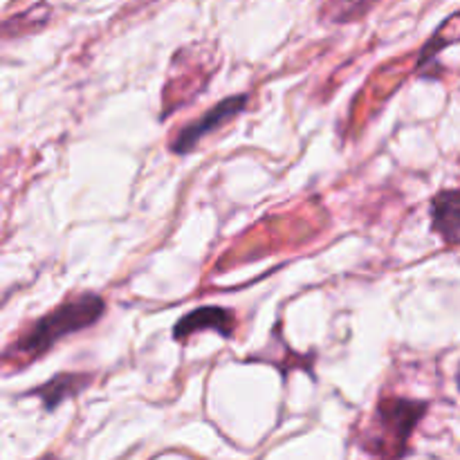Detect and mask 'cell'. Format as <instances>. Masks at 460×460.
<instances>
[{"instance_id": "8992f818", "label": "cell", "mask_w": 460, "mask_h": 460, "mask_svg": "<svg viewBox=\"0 0 460 460\" xmlns=\"http://www.w3.org/2000/svg\"><path fill=\"white\" fill-rule=\"evenodd\" d=\"M431 225L445 243H460V191H443L431 202Z\"/></svg>"}, {"instance_id": "ba28073f", "label": "cell", "mask_w": 460, "mask_h": 460, "mask_svg": "<svg viewBox=\"0 0 460 460\" xmlns=\"http://www.w3.org/2000/svg\"><path fill=\"white\" fill-rule=\"evenodd\" d=\"M456 385H458V389H460V368H458V376H456Z\"/></svg>"}, {"instance_id": "3957f363", "label": "cell", "mask_w": 460, "mask_h": 460, "mask_svg": "<svg viewBox=\"0 0 460 460\" xmlns=\"http://www.w3.org/2000/svg\"><path fill=\"white\" fill-rule=\"evenodd\" d=\"M245 108H247V94H234V97L220 99L211 111H207L205 115L189 121L184 128L178 130V135L171 139V151L178 153V155H187V153H191L193 148L207 137V135L218 130L220 126H225L227 121H232L234 117L241 115Z\"/></svg>"}, {"instance_id": "277c9868", "label": "cell", "mask_w": 460, "mask_h": 460, "mask_svg": "<svg viewBox=\"0 0 460 460\" xmlns=\"http://www.w3.org/2000/svg\"><path fill=\"white\" fill-rule=\"evenodd\" d=\"M200 331H214L220 337L229 340L234 337L236 331V317H234L232 310L218 308V305H202L196 308L193 313L184 314L173 328V337L178 341H187L189 337L196 335Z\"/></svg>"}, {"instance_id": "52a82bcc", "label": "cell", "mask_w": 460, "mask_h": 460, "mask_svg": "<svg viewBox=\"0 0 460 460\" xmlns=\"http://www.w3.org/2000/svg\"><path fill=\"white\" fill-rule=\"evenodd\" d=\"M380 0H328L326 18L332 22H353L367 16Z\"/></svg>"}, {"instance_id": "6da1fadb", "label": "cell", "mask_w": 460, "mask_h": 460, "mask_svg": "<svg viewBox=\"0 0 460 460\" xmlns=\"http://www.w3.org/2000/svg\"><path fill=\"white\" fill-rule=\"evenodd\" d=\"M106 313V301L94 292H84L72 299H66L57 308L36 319L3 355L0 362L30 364L43 358L49 349L58 344L63 337L76 335L85 328L94 326Z\"/></svg>"}, {"instance_id": "5b68a950", "label": "cell", "mask_w": 460, "mask_h": 460, "mask_svg": "<svg viewBox=\"0 0 460 460\" xmlns=\"http://www.w3.org/2000/svg\"><path fill=\"white\" fill-rule=\"evenodd\" d=\"M93 385V376L90 373H57L52 380H48L45 385L31 389L27 395H34L43 402L45 411H54L58 404H63L66 400L76 398L81 391H85Z\"/></svg>"}, {"instance_id": "7a4b0ae2", "label": "cell", "mask_w": 460, "mask_h": 460, "mask_svg": "<svg viewBox=\"0 0 460 460\" xmlns=\"http://www.w3.org/2000/svg\"><path fill=\"white\" fill-rule=\"evenodd\" d=\"M425 413L427 402L422 400L395 398V395L382 398L359 443L376 460H402L407 456L409 438Z\"/></svg>"}]
</instances>
